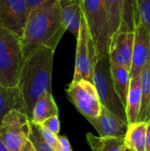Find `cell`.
<instances>
[{
    "label": "cell",
    "mask_w": 150,
    "mask_h": 151,
    "mask_svg": "<svg viewBox=\"0 0 150 151\" xmlns=\"http://www.w3.org/2000/svg\"><path fill=\"white\" fill-rule=\"evenodd\" d=\"M82 11L98 56L110 55L111 38L104 0H83Z\"/></svg>",
    "instance_id": "obj_5"
},
{
    "label": "cell",
    "mask_w": 150,
    "mask_h": 151,
    "mask_svg": "<svg viewBox=\"0 0 150 151\" xmlns=\"http://www.w3.org/2000/svg\"><path fill=\"white\" fill-rule=\"evenodd\" d=\"M146 150L150 151V119L147 122V147Z\"/></svg>",
    "instance_id": "obj_30"
},
{
    "label": "cell",
    "mask_w": 150,
    "mask_h": 151,
    "mask_svg": "<svg viewBox=\"0 0 150 151\" xmlns=\"http://www.w3.org/2000/svg\"><path fill=\"white\" fill-rule=\"evenodd\" d=\"M101 137H123L126 135L128 124L125 123L106 107L102 106L100 114L88 120Z\"/></svg>",
    "instance_id": "obj_12"
},
{
    "label": "cell",
    "mask_w": 150,
    "mask_h": 151,
    "mask_svg": "<svg viewBox=\"0 0 150 151\" xmlns=\"http://www.w3.org/2000/svg\"><path fill=\"white\" fill-rule=\"evenodd\" d=\"M124 151H133V150H131V149H129L128 147H126V149L124 150Z\"/></svg>",
    "instance_id": "obj_32"
},
{
    "label": "cell",
    "mask_w": 150,
    "mask_h": 151,
    "mask_svg": "<svg viewBox=\"0 0 150 151\" xmlns=\"http://www.w3.org/2000/svg\"><path fill=\"white\" fill-rule=\"evenodd\" d=\"M23 64L20 37L0 24V85L18 87Z\"/></svg>",
    "instance_id": "obj_3"
},
{
    "label": "cell",
    "mask_w": 150,
    "mask_h": 151,
    "mask_svg": "<svg viewBox=\"0 0 150 151\" xmlns=\"http://www.w3.org/2000/svg\"><path fill=\"white\" fill-rule=\"evenodd\" d=\"M111 74H112L115 88L122 103L124 104L125 106H126L127 96H128L130 84H131L130 70L111 62Z\"/></svg>",
    "instance_id": "obj_19"
},
{
    "label": "cell",
    "mask_w": 150,
    "mask_h": 151,
    "mask_svg": "<svg viewBox=\"0 0 150 151\" xmlns=\"http://www.w3.org/2000/svg\"><path fill=\"white\" fill-rule=\"evenodd\" d=\"M27 19V0H0V24L20 38L23 35Z\"/></svg>",
    "instance_id": "obj_9"
},
{
    "label": "cell",
    "mask_w": 150,
    "mask_h": 151,
    "mask_svg": "<svg viewBox=\"0 0 150 151\" xmlns=\"http://www.w3.org/2000/svg\"><path fill=\"white\" fill-rule=\"evenodd\" d=\"M139 21L150 32V0H137Z\"/></svg>",
    "instance_id": "obj_24"
},
{
    "label": "cell",
    "mask_w": 150,
    "mask_h": 151,
    "mask_svg": "<svg viewBox=\"0 0 150 151\" xmlns=\"http://www.w3.org/2000/svg\"><path fill=\"white\" fill-rule=\"evenodd\" d=\"M38 125H39L40 132H41V134L42 135V138L49 144V146L51 147L55 151H61V146H60L58 135L51 133L50 130L45 128L41 124H38Z\"/></svg>",
    "instance_id": "obj_25"
},
{
    "label": "cell",
    "mask_w": 150,
    "mask_h": 151,
    "mask_svg": "<svg viewBox=\"0 0 150 151\" xmlns=\"http://www.w3.org/2000/svg\"><path fill=\"white\" fill-rule=\"evenodd\" d=\"M0 151H9V150L6 148V146L3 143L1 140H0Z\"/></svg>",
    "instance_id": "obj_31"
},
{
    "label": "cell",
    "mask_w": 150,
    "mask_h": 151,
    "mask_svg": "<svg viewBox=\"0 0 150 151\" xmlns=\"http://www.w3.org/2000/svg\"><path fill=\"white\" fill-rule=\"evenodd\" d=\"M141 104L138 121L148 122L150 119V60L142 69L141 74Z\"/></svg>",
    "instance_id": "obj_20"
},
{
    "label": "cell",
    "mask_w": 150,
    "mask_h": 151,
    "mask_svg": "<svg viewBox=\"0 0 150 151\" xmlns=\"http://www.w3.org/2000/svg\"><path fill=\"white\" fill-rule=\"evenodd\" d=\"M98 58L97 50L89 33L87 21L83 15L80 30L77 38L75 69L72 81L81 80L94 82V67Z\"/></svg>",
    "instance_id": "obj_6"
},
{
    "label": "cell",
    "mask_w": 150,
    "mask_h": 151,
    "mask_svg": "<svg viewBox=\"0 0 150 151\" xmlns=\"http://www.w3.org/2000/svg\"><path fill=\"white\" fill-rule=\"evenodd\" d=\"M134 44V32L118 31L111 39V62L131 70Z\"/></svg>",
    "instance_id": "obj_11"
},
{
    "label": "cell",
    "mask_w": 150,
    "mask_h": 151,
    "mask_svg": "<svg viewBox=\"0 0 150 151\" xmlns=\"http://www.w3.org/2000/svg\"><path fill=\"white\" fill-rule=\"evenodd\" d=\"M87 142L92 151H124L126 145L123 137H101L87 134Z\"/></svg>",
    "instance_id": "obj_18"
},
{
    "label": "cell",
    "mask_w": 150,
    "mask_h": 151,
    "mask_svg": "<svg viewBox=\"0 0 150 151\" xmlns=\"http://www.w3.org/2000/svg\"><path fill=\"white\" fill-rule=\"evenodd\" d=\"M80 2H83V0H80Z\"/></svg>",
    "instance_id": "obj_33"
},
{
    "label": "cell",
    "mask_w": 150,
    "mask_h": 151,
    "mask_svg": "<svg viewBox=\"0 0 150 151\" xmlns=\"http://www.w3.org/2000/svg\"><path fill=\"white\" fill-rule=\"evenodd\" d=\"M48 0H27V11H28V14L35 8H37L38 6H40L41 4H42L43 3L47 2Z\"/></svg>",
    "instance_id": "obj_28"
},
{
    "label": "cell",
    "mask_w": 150,
    "mask_h": 151,
    "mask_svg": "<svg viewBox=\"0 0 150 151\" xmlns=\"http://www.w3.org/2000/svg\"><path fill=\"white\" fill-rule=\"evenodd\" d=\"M93 83L97 90L102 105L110 110L125 123L128 124L126 106L115 88L110 55L98 56L94 67Z\"/></svg>",
    "instance_id": "obj_4"
},
{
    "label": "cell",
    "mask_w": 150,
    "mask_h": 151,
    "mask_svg": "<svg viewBox=\"0 0 150 151\" xmlns=\"http://www.w3.org/2000/svg\"><path fill=\"white\" fill-rule=\"evenodd\" d=\"M54 53V50L43 47L24 60L18 87L24 101V112L30 121L36 101L42 96L52 93L51 76Z\"/></svg>",
    "instance_id": "obj_2"
},
{
    "label": "cell",
    "mask_w": 150,
    "mask_h": 151,
    "mask_svg": "<svg viewBox=\"0 0 150 151\" xmlns=\"http://www.w3.org/2000/svg\"><path fill=\"white\" fill-rule=\"evenodd\" d=\"M125 142L126 147L133 151H147V122L128 124Z\"/></svg>",
    "instance_id": "obj_17"
},
{
    "label": "cell",
    "mask_w": 150,
    "mask_h": 151,
    "mask_svg": "<svg viewBox=\"0 0 150 151\" xmlns=\"http://www.w3.org/2000/svg\"><path fill=\"white\" fill-rule=\"evenodd\" d=\"M19 151H36V150H35L34 146L33 145V143L29 140H27L26 142V143L21 147V149Z\"/></svg>",
    "instance_id": "obj_29"
},
{
    "label": "cell",
    "mask_w": 150,
    "mask_h": 151,
    "mask_svg": "<svg viewBox=\"0 0 150 151\" xmlns=\"http://www.w3.org/2000/svg\"><path fill=\"white\" fill-rule=\"evenodd\" d=\"M149 60L150 32L141 21H139L134 30V44L130 70L131 79L139 76Z\"/></svg>",
    "instance_id": "obj_10"
},
{
    "label": "cell",
    "mask_w": 150,
    "mask_h": 151,
    "mask_svg": "<svg viewBox=\"0 0 150 151\" xmlns=\"http://www.w3.org/2000/svg\"><path fill=\"white\" fill-rule=\"evenodd\" d=\"M41 125L43 126L48 130H50L51 133L58 135L59 131H60V121H59V119H58V115L53 116V117L46 119Z\"/></svg>",
    "instance_id": "obj_26"
},
{
    "label": "cell",
    "mask_w": 150,
    "mask_h": 151,
    "mask_svg": "<svg viewBox=\"0 0 150 151\" xmlns=\"http://www.w3.org/2000/svg\"><path fill=\"white\" fill-rule=\"evenodd\" d=\"M121 23L120 32H134L139 22L137 0H120Z\"/></svg>",
    "instance_id": "obj_21"
},
{
    "label": "cell",
    "mask_w": 150,
    "mask_h": 151,
    "mask_svg": "<svg viewBox=\"0 0 150 151\" xmlns=\"http://www.w3.org/2000/svg\"><path fill=\"white\" fill-rule=\"evenodd\" d=\"M65 91L72 104L88 120L100 114L103 105L94 83L84 80L72 81Z\"/></svg>",
    "instance_id": "obj_8"
},
{
    "label": "cell",
    "mask_w": 150,
    "mask_h": 151,
    "mask_svg": "<svg viewBox=\"0 0 150 151\" xmlns=\"http://www.w3.org/2000/svg\"><path fill=\"white\" fill-rule=\"evenodd\" d=\"M30 120L21 111L8 112L0 125V140L9 151H19L28 140Z\"/></svg>",
    "instance_id": "obj_7"
},
{
    "label": "cell",
    "mask_w": 150,
    "mask_h": 151,
    "mask_svg": "<svg viewBox=\"0 0 150 151\" xmlns=\"http://www.w3.org/2000/svg\"><path fill=\"white\" fill-rule=\"evenodd\" d=\"M58 115V108L54 100L52 93H48L42 96L35 103L33 113L32 120L30 122L35 124H42L46 119Z\"/></svg>",
    "instance_id": "obj_15"
},
{
    "label": "cell",
    "mask_w": 150,
    "mask_h": 151,
    "mask_svg": "<svg viewBox=\"0 0 150 151\" xmlns=\"http://www.w3.org/2000/svg\"><path fill=\"white\" fill-rule=\"evenodd\" d=\"M60 146H61V151H72L69 140L65 135H58Z\"/></svg>",
    "instance_id": "obj_27"
},
{
    "label": "cell",
    "mask_w": 150,
    "mask_h": 151,
    "mask_svg": "<svg viewBox=\"0 0 150 151\" xmlns=\"http://www.w3.org/2000/svg\"><path fill=\"white\" fill-rule=\"evenodd\" d=\"M65 30L61 19L59 0H48L34 9L28 14L20 38L24 60L43 47L56 50Z\"/></svg>",
    "instance_id": "obj_1"
},
{
    "label": "cell",
    "mask_w": 150,
    "mask_h": 151,
    "mask_svg": "<svg viewBox=\"0 0 150 151\" xmlns=\"http://www.w3.org/2000/svg\"><path fill=\"white\" fill-rule=\"evenodd\" d=\"M28 140L33 143L36 151H55L44 141L40 132L39 125L30 122V132Z\"/></svg>",
    "instance_id": "obj_23"
},
{
    "label": "cell",
    "mask_w": 150,
    "mask_h": 151,
    "mask_svg": "<svg viewBox=\"0 0 150 151\" xmlns=\"http://www.w3.org/2000/svg\"><path fill=\"white\" fill-rule=\"evenodd\" d=\"M62 21L70 33L77 39L83 18L82 2L80 0H59Z\"/></svg>",
    "instance_id": "obj_13"
},
{
    "label": "cell",
    "mask_w": 150,
    "mask_h": 151,
    "mask_svg": "<svg viewBox=\"0 0 150 151\" xmlns=\"http://www.w3.org/2000/svg\"><path fill=\"white\" fill-rule=\"evenodd\" d=\"M108 19L110 24V34L111 38L119 31L121 23V9H120V0H104Z\"/></svg>",
    "instance_id": "obj_22"
},
{
    "label": "cell",
    "mask_w": 150,
    "mask_h": 151,
    "mask_svg": "<svg viewBox=\"0 0 150 151\" xmlns=\"http://www.w3.org/2000/svg\"><path fill=\"white\" fill-rule=\"evenodd\" d=\"M13 110H19L23 112L25 110L19 88H9L0 85V125L4 116Z\"/></svg>",
    "instance_id": "obj_14"
},
{
    "label": "cell",
    "mask_w": 150,
    "mask_h": 151,
    "mask_svg": "<svg viewBox=\"0 0 150 151\" xmlns=\"http://www.w3.org/2000/svg\"><path fill=\"white\" fill-rule=\"evenodd\" d=\"M141 104V85L140 75L131 79L130 89L126 103V115L128 124L138 122Z\"/></svg>",
    "instance_id": "obj_16"
}]
</instances>
